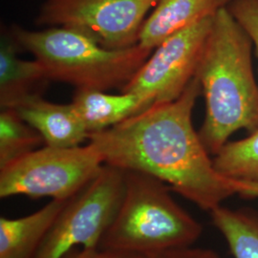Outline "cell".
<instances>
[{"mask_svg": "<svg viewBox=\"0 0 258 258\" xmlns=\"http://www.w3.org/2000/svg\"><path fill=\"white\" fill-rule=\"evenodd\" d=\"M202 94L194 77L173 102L153 103L110 128L89 135L88 142L105 165L139 171L212 212L236 194L233 180L219 173L192 125V110Z\"/></svg>", "mask_w": 258, "mask_h": 258, "instance_id": "6da1fadb", "label": "cell"}, {"mask_svg": "<svg viewBox=\"0 0 258 258\" xmlns=\"http://www.w3.org/2000/svg\"><path fill=\"white\" fill-rule=\"evenodd\" d=\"M252 41L228 9L213 17L195 77L206 100L198 134L208 152L216 155L239 129L258 127V84L251 61Z\"/></svg>", "mask_w": 258, "mask_h": 258, "instance_id": "7a4b0ae2", "label": "cell"}, {"mask_svg": "<svg viewBox=\"0 0 258 258\" xmlns=\"http://www.w3.org/2000/svg\"><path fill=\"white\" fill-rule=\"evenodd\" d=\"M11 37L43 65L50 81L71 84L77 90L122 88L153 52L139 43L107 49L71 28L30 31L14 27Z\"/></svg>", "mask_w": 258, "mask_h": 258, "instance_id": "3957f363", "label": "cell"}, {"mask_svg": "<svg viewBox=\"0 0 258 258\" xmlns=\"http://www.w3.org/2000/svg\"><path fill=\"white\" fill-rule=\"evenodd\" d=\"M124 172V195L100 248L148 255L191 246L201 236L202 225L176 202L167 184L143 172Z\"/></svg>", "mask_w": 258, "mask_h": 258, "instance_id": "277c9868", "label": "cell"}, {"mask_svg": "<svg viewBox=\"0 0 258 258\" xmlns=\"http://www.w3.org/2000/svg\"><path fill=\"white\" fill-rule=\"evenodd\" d=\"M103 166L101 153L89 142L73 148L44 145L0 168V197L24 195L68 200Z\"/></svg>", "mask_w": 258, "mask_h": 258, "instance_id": "5b68a950", "label": "cell"}, {"mask_svg": "<svg viewBox=\"0 0 258 258\" xmlns=\"http://www.w3.org/2000/svg\"><path fill=\"white\" fill-rule=\"evenodd\" d=\"M124 189V170L104 164L65 204L34 258H61L78 246L98 248L120 209Z\"/></svg>", "mask_w": 258, "mask_h": 258, "instance_id": "8992f818", "label": "cell"}, {"mask_svg": "<svg viewBox=\"0 0 258 258\" xmlns=\"http://www.w3.org/2000/svg\"><path fill=\"white\" fill-rule=\"evenodd\" d=\"M160 0H47L37 24L82 32L107 49L138 44L149 10Z\"/></svg>", "mask_w": 258, "mask_h": 258, "instance_id": "52a82bcc", "label": "cell"}, {"mask_svg": "<svg viewBox=\"0 0 258 258\" xmlns=\"http://www.w3.org/2000/svg\"><path fill=\"white\" fill-rule=\"evenodd\" d=\"M213 17L176 33L155 48L121 92L134 93L149 105L177 100L195 77Z\"/></svg>", "mask_w": 258, "mask_h": 258, "instance_id": "ba28073f", "label": "cell"}, {"mask_svg": "<svg viewBox=\"0 0 258 258\" xmlns=\"http://www.w3.org/2000/svg\"><path fill=\"white\" fill-rule=\"evenodd\" d=\"M13 109L37 130L46 146L73 148L89 138L87 129L71 102H49L40 95L28 99Z\"/></svg>", "mask_w": 258, "mask_h": 258, "instance_id": "9c48e42d", "label": "cell"}, {"mask_svg": "<svg viewBox=\"0 0 258 258\" xmlns=\"http://www.w3.org/2000/svg\"><path fill=\"white\" fill-rule=\"evenodd\" d=\"M231 0H160L146 19L140 33L138 43L154 50L168 37L214 16Z\"/></svg>", "mask_w": 258, "mask_h": 258, "instance_id": "30bf717a", "label": "cell"}, {"mask_svg": "<svg viewBox=\"0 0 258 258\" xmlns=\"http://www.w3.org/2000/svg\"><path fill=\"white\" fill-rule=\"evenodd\" d=\"M19 45L11 37L2 39L0 47V106L16 108L28 99L40 96L51 82L43 65L37 59L18 56Z\"/></svg>", "mask_w": 258, "mask_h": 258, "instance_id": "8fae6325", "label": "cell"}, {"mask_svg": "<svg viewBox=\"0 0 258 258\" xmlns=\"http://www.w3.org/2000/svg\"><path fill=\"white\" fill-rule=\"evenodd\" d=\"M69 200V199H68ZM68 200H51L20 218H0V258H34Z\"/></svg>", "mask_w": 258, "mask_h": 258, "instance_id": "7c38bea8", "label": "cell"}, {"mask_svg": "<svg viewBox=\"0 0 258 258\" xmlns=\"http://www.w3.org/2000/svg\"><path fill=\"white\" fill-rule=\"evenodd\" d=\"M71 103L89 135L110 128L150 106L134 93L111 95L100 90H77Z\"/></svg>", "mask_w": 258, "mask_h": 258, "instance_id": "4fadbf2b", "label": "cell"}, {"mask_svg": "<svg viewBox=\"0 0 258 258\" xmlns=\"http://www.w3.org/2000/svg\"><path fill=\"white\" fill-rule=\"evenodd\" d=\"M211 215L233 257L258 258L257 212L219 206L211 212Z\"/></svg>", "mask_w": 258, "mask_h": 258, "instance_id": "5bb4252c", "label": "cell"}, {"mask_svg": "<svg viewBox=\"0 0 258 258\" xmlns=\"http://www.w3.org/2000/svg\"><path fill=\"white\" fill-rule=\"evenodd\" d=\"M214 156L213 165L222 175L258 182V127L247 138L228 142Z\"/></svg>", "mask_w": 258, "mask_h": 258, "instance_id": "9a60e30c", "label": "cell"}, {"mask_svg": "<svg viewBox=\"0 0 258 258\" xmlns=\"http://www.w3.org/2000/svg\"><path fill=\"white\" fill-rule=\"evenodd\" d=\"M44 144L37 130L29 125L13 108L0 113V168Z\"/></svg>", "mask_w": 258, "mask_h": 258, "instance_id": "2e32d148", "label": "cell"}, {"mask_svg": "<svg viewBox=\"0 0 258 258\" xmlns=\"http://www.w3.org/2000/svg\"><path fill=\"white\" fill-rule=\"evenodd\" d=\"M227 7L251 39L258 56V0H231Z\"/></svg>", "mask_w": 258, "mask_h": 258, "instance_id": "e0dca14e", "label": "cell"}, {"mask_svg": "<svg viewBox=\"0 0 258 258\" xmlns=\"http://www.w3.org/2000/svg\"><path fill=\"white\" fill-rule=\"evenodd\" d=\"M61 258H148V255L136 252L123 251L118 249L91 248V249H73Z\"/></svg>", "mask_w": 258, "mask_h": 258, "instance_id": "ac0fdd59", "label": "cell"}, {"mask_svg": "<svg viewBox=\"0 0 258 258\" xmlns=\"http://www.w3.org/2000/svg\"><path fill=\"white\" fill-rule=\"evenodd\" d=\"M148 258H221V256L211 249L192 248L188 246L148 254Z\"/></svg>", "mask_w": 258, "mask_h": 258, "instance_id": "d6986e66", "label": "cell"}, {"mask_svg": "<svg viewBox=\"0 0 258 258\" xmlns=\"http://www.w3.org/2000/svg\"><path fill=\"white\" fill-rule=\"evenodd\" d=\"M236 194L247 198H258V182L233 180Z\"/></svg>", "mask_w": 258, "mask_h": 258, "instance_id": "ffe728a7", "label": "cell"}]
</instances>
